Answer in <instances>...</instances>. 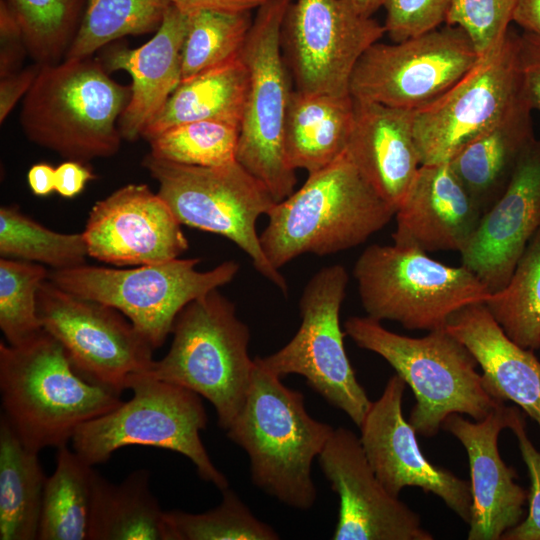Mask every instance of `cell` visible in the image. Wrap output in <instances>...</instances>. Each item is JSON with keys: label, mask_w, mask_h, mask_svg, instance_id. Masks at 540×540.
<instances>
[{"label": "cell", "mask_w": 540, "mask_h": 540, "mask_svg": "<svg viewBox=\"0 0 540 540\" xmlns=\"http://www.w3.org/2000/svg\"><path fill=\"white\" fill-rule=\"evenodd\" d=\"M88 540H172L149 471H134L113 484L93 470Z\"/></svg>", "instance_id": "cell-28"}, {"label": "cell", "mask_w": 540, "mask_h": 540, "mask_svg": "<svg viewBox=\"0 0 540 540\" xmlns=\"http://www.w3.org/2000/svg\"><path fill=\"white\" fill-rule=\"evenodd\" d=\"M0 255L66 269L86 264L82 233L55 232L25 215L15 205L0 208Z\"/></svg>", "instance_id": "cell-34"}, {"label": "cell", "mask_w": 540, "mask_h": 540, "mask_svg": "<svg viewBox=\"0 0 540 540\" xmlns=\"http://www.w3.org/2000/svg\"><path fill=\"white\" fill-rule=\"evenodd\" d=\"M43 329L89 381L121 394L133 374L154 363V348L118 310L44 281L37 295Z\"/></svg>", "instance_id": "cell-15"}, {"label": "cell", "mask_w": 540, "mask_h": 540, "mask_svg": "<svg viewBox=\"0 0 540 540\" xmlns=\"http://www.w3.org/2000/svg\"><path fill=\"white\" fill-rule=\"evenodd\" d=\"M82 234L90 257L115 266L169 261L189 247L167 203L145 184L125 185L97 201Z\"/></svg>", "instance_id": "cell-19"}, {"label": "cell", "mask_w": 540, "mask_h": 540, "mask_svg": "<svg viewBox=\"0 0 540 540\" xmlns=\"http://www.w3.org/2000/svg\"><path fill=\"white\" fill-rule=\"evenodd\" d=\"M248 71L241 57L181 82L160 114L147 127L145 139L174 125L200 120L241 123Z\"/></svg>", "instance_id": "cell-30"}, {"label": "cell", "mask_w": 540, "mask_h": 540, "mask_svg": "<svg viewBox=\"0 0 540 540\" xmlns=\"http://www.w3.org/2000/svg\"><path fill=\"white\" fill-rule=\"evenodd\" d=\"M221 503L203 513L165 511L172 540H276L278 533L259 520L229 487Z\"/></svg>", "instance_id": "cell-38"}, {"label": "cell", "mask_w": 540, "mask_h": 540, "mask_svg": "<svg viewBox=\"0 0 540 540\" xmlns=\"http://www.w3.org/2000/svg\"><path fill=\"white\" fill-rule=\"evenodd\" d=\"M516 407L505 403L485 418L470 421L454 413L442 428L464 446L469 461L472 505L469 540H501L524 518L528 492L516 483V471L500 456L498 437L508 428Z\"/></svg>", "instance_id": "cell-20"}, {"label": "cell", "mask_w": 540, "mask_h": 540, "mask_svg": "<svg viewBox=\"0 0 540 540\" xmlns=\"http://www.w3.org/2000/svg\"><path fill=\"white\" fill-rule=\"evenodd\" d=\"M188 15L181 55V82L240 56L251 13L201 10Z\"/></svg>", "instance_id": "cell-35"}, {"label": "cell", "mask_w": 540, "mask_h": 540, "mask_svg": "<svg viewBox=\"0 0 540 540\" xmlns=\"http://www.w3.org/2000/svg\"><path fill=\"white\" fill-rule=\"evenodd\" d=\"M334 429L309 415L300 391L255 362L244 405L226 432L247 453L255 486L284 505L308 510L317 499L312 463Z\"/></svg>", "instance_id": "cell-3"}, {"label": "cell", "mask_w": 540, "mask_h": 540, "mask_svg": "<svg viewBox=\"0 0 540 540\" xmlns=\"http://www.w3.org/2000/svg\"><path fill=\"white\" fill-rule=\"evenodd\" d=\"M27 54L21 27L6 0H0V78L21 70Z\"/></svg>", "instance_id": "cell-43"}, {"label": "cell", "mask_w": 540, "mask_h": 540, "mask_svg": "<svg viewBox=\"0 0 540 540\" xmlns=\"http://www.w3.org/2000/svg\"><path fill=\"white\" fill-rule=\"evenodd\" d=\"M94 178V173L85 163L67 160L55 168V192L64 198H73Z\"/></svg>", "instance_id": "cell-46"}, {"label": "cell", "mask_w": 540, "mask_h": 540, "mask_svg": "<svg viewBox=\"0 0 540 540\" xmlns=\"http://www.w3.org/2000/svg\"><path fill=\"white\" fill-rule=\"evenodd\" d=\"M48 277L42 264L1 257L0 328L8 344L20 345L43 331L37 295Z\"/></svg>", "instance_id": "cell-39"}, {"label": "cell", "mask_w": 540, "mask_h": 540, "mask_svg": "<svg viewBox=\"0 0 540 540\" xmlns=\"http://www.w3.org/2000/svg\"><path fill=\"white\" fill-rule=\"evenodd\" d=\"M356 10L366 16L372 17L381 7L385 0H350Z\"/></svg>", "instance_id": "cell-50"}, {"label": "cell", "mask_w": 540, "mask_h": 540, "mask_svg": "<svg viewBox=\"0 0 540 540\" xmlns=\"http://www.w3.org/2000/svg\"><path fill=\"white\" fill-rule=\"evenodd\" d=\"M395 213L344 152L274 204L260 242L268 261L279 270L306 253L326 256L356 247L384 228Z\"/></svg>", "instance_id": "cell-2"}, {"label": "cell", "mask_w": 540, "mask_h": 540, "mask_svg": "<svg viewBox=\"0 0 540 540\" xmlns=\"http://www.w3.org/2000/svg\"><path fill=\"white\" fill-rule=\"evenodd\" d=\"M354 122V99L293 90L286 113L283 146L294 169L312 174L342 155Z\"/></svg>", "instance_id": "cell-27"}, {"label": "cell", "mask_w": 540, "mask_h": 540, "mask_svg": "<svg viewBox=\"0 0 540 540\" xmlns=\"http://www.w3.org/2000/svg\"><path fill=\"white\" fill-rule=\"evenodd\" d=\"M384 35V26L360 14L350 0H293L283 19L281 42L296 89L350 95L358 60Z\"/></svg>", "instance_id": "cell-16"}, {"label": "cell", "mask_w": 540, "mask_h": 540, "mask_svg": "<svg viewBox=\"0 0 540 540\" xmlns=\"http://www.w3.org/2000/svg\"><path fill=\"white\" fill-rule=\"evenodd\" d=\"M240 124L220 120L191 121L169 127L146 140L150 153L169 162L213 167L236 160Z\"/></svg>", "instance_id": "cell-37"}, {"label": "cell", "mask_w": 540, "mask_h": 540, "mask_svg": "<svg viewBox=\"0 0 540 540\" xmlns=\"http://www.w3.org/2000/svg\"><path fill=\"white\" fill-rule=\"evenodd\" d=\"M87 0H6L23 32L28 55L40 64L65 59Z\"/></svg>", "instance_id": "cell-36"}, {"label": "cell", "mask_w": 540, "mask_h": 540, "mask_svg": "<svg viewBox=\"0 0 540 540\" xmlns=\"http://www.w3.org/2000/svg\"><path fill=\"white\" fill-rule=\"evenodd\" d=\"M187 23L188 15L172 5L145 44L134 49L110 45L99 59L109 73L124 70L132 79L130 101L118 122L124 140L143 136L180 85Z\"/></svg>", "instance_id": "cell-23"}, {"label": "cell", "mask_w": 540, "mask_h": 540, "mask_svg": "<svg viewBox=\"0 0 540 540\" xmlns=\"http://www.w3.org/2000/svg\"><path fill=\"white\" fill-rule=\"evenodd\" d=\"M339 496L334 540H432L419 515L381 484L351 430L335 428L318 456Z\"/></svg>", "instance_id": "cell-18"}, {"label": "cell", "mask_w": 540, "mask_h": 540, "mask_svg": "<svg viewBox=\"0 0 540 540\" xmlns=\"http://www.w3.org/2000/svg\"><path fill=\"white\" fill-rule=\"evenodd\" d=\"M532 111L525 93L497 122L449 162L484 213L502 196L521 156L535 139Z\"/></svg>", "instance_id": "cell-26"}, {"label": "cell", "mask_w": 540, "mask_h": 540, "mask_svg": "<svg viewBox=\"0 0 540 540\" xmlns=\"http://www.w3.org/2000/svg\"><path fill=\"white\" fill-rule=\"evenodd\" d=\"M30 190L36 196H47L55 191V168L48 163H37L27 173Z\"/></svg>", "instance_id": "cell-48"}, {"label": "cell", "mask_w": 540, "mask_h": 540, "mask_svg": "<svg viewBox=\"0 0 540 540\" xmlns=\"http://www.w3.org/2000/svg\"><path fill=\"white\" fill-rule=\"evenodd\" d=\"M93 466L67 445L43 492L39 540H88Z\"/></svg>", "instance_id": "cell-31"}, {"label": "cell", "mask_w": 540, "mask_h": 540, "mask_svg": "<svg viewBox=\"0 0 540 540\" xmlns=\"http://www.w3.org/2000/svg\"><path fill=\"white\" fill-rule=\"evenodd\" d=\"M293 0H267L257 10L240 53L248 89L240 123L236 160L261 181L276 202L294 192L296 170L283 146L292 93L281 42L282 24Z\"/></svg>", "instance_id": "cell-11"}, {"label": "cell", "mask_w": 540, "mask_h": 540, "mask_svg": "<svg viewBox=\"0 0 540 540\" xmlns=\"http://www.w3.org/2000/svg\"><path fill=\"white\" fill-rule=\"evenodd\" d=\"M514 433L530 478L528 514L501 540H540V451L531 442L523 413L516 408L508 427Z\"/></svg>", "instance_id": "cell-42"}, {"label": "cell", "mask_w": 540, "mask_h": 540, "mask_svg": "<svg viewBox=\"0 0 540 540\" xmlns=\"http://www.w3.org/2000/svg\"><path fill=\"white\" fill-rule=\"evenodd\" d=\"M344 331L357 346L385 359L410 386L416 403L409 423L419 435H436L451 414L478 421L504 403L486 391L476 359L445 327L414 338L387 330L369 316H351Z\"/></svg>", "instance_id": "cell-5"}, {"label": "cell", "mask_w": 540, "mask_h": 540, "mask_svg": "<svg viewBox=\"0 0 540 540\" xmlns=\"http://www.w3.org/2000/svg\"><path fill=\"white\" fill-rule=\"evenodd\" d=\"M513 22L525 32L540 35V0H518Z\"/></svg>", "instance_id": "cell-49"}, {"label": "cell", "mask_w": 540, "mask_h": 540, "mask_svg": "<svg viewBox=\"0 0 540 540\" xmlns=\"http://www.w3.org/2000/svg\"><path fill=\"white\" fill-rule=\"evenodd\" d=\"M130 97L131 86L113 80L92 56L41 64L20 125L31 142L67 160L111 157L123 140L118 122Z\"/></svg>", "instance_id": "cell-4"}, {"label": "cell", "mask_w": 540, "mask_h": 540, "mask_svg": "<svg viewBox=\"0 0 540 540\" xmlns=\"http://www.w3.org/2000/svg\"><path fill=\"white\" fill-rule=\"evenodd\" d=\"M468 35L446 24L392 44L376 42L358 60L353 99L416 110L441 96L480 59Z\"/></svg>", "instance_id": "cell-14"}, {"label": "cell", "mask_w": 540, "mask_h": 540, "mask_svg": "<svg viewBox=\"0 0 540 540\" xmlns=\"http://www.w3.org/2000/svg\"><path fill=\"white\" fill-rule=\"evenodd\" d=\"M267 0H172L173 5L185 14L207 10L224 13H251Z\"/></svg>", "instance_id": "cell-47"}, {"label": "cell", "mask_w": 540, "mask_h": 540, "mask_svg": "<svg viewBox=\"0 0 540 540\" xmlns=\"http://www.w3.org/2000/svg\"><path fill=\"white\" fill-rule=\"evenodd\" d=\"M142 166L159 184L158 194L181 225L221 235L245 252L255 270L283 294L285 277L265 256L257 220L276 201L237 160L221 166L177 164L148 153Z\"/></svg>", "instance_id": "cell-9"}, {"label": "cell", "mask_w": 540, "mask_h": 540, "mask_svg": "<svg viewBox=\"0 0 540 540\" xmlns=\"http://www.w3.org/2000/svg\"><path fill=\"white\" fill-rule=\"evenodd\" d=\"M412 111L354 99L345 150L368 184L396 211L421 166Z\"/></svg>", "instance_id": "cell-24"}, {"label": "cell", "mask_w": 540, "mask_h": 540, "mask_svg": "<svg viewBox=\"0 0 540 540\" xmlns=\"http://www.w3.org/2000/svg\"><path fill=\"white\" fill-rule=\"evenodd\" d=\"M485 304L511 340L526 349L540 348V227L506 287L492 293Z\"/></svg>", "instance_id": "cell-33"}, {"label": "cell", "mask_w": 540, "mask_h": 540, "mask_svg": "<svg viewBox=\"0 0 540 540\" xmlns=\"http://www.w3.org/2000/svg\"><path fill=\"white\" fill-rule=\"evenodd\" d=\"M405 381L395 374L381 396L371 405L359 426L360 442L366 458L384 488L399 498L405 487L432 493L465 523L470 520V482L427 460L416 431L402 412Z\"/></svg>", "instance_id": "cell-17"}, {"label": "cell", "mask_w": 540, "mask_h": 540, "mask_svg": "<svg viewBox=\"0 0 540 540\" xmlns=\"http://www.w3.org/2000/svg\"><path fill=\"white\" fill-rule=\"evenodd\" d=\"M524 94L519 33L510 28L504 39L445 93L412 111L421 165L449 163Z\"/></svg>", "instance_id": "cell-13"}, {"label": "cell", "mask_w": 540, "mask_h": 540, "mask_svg": "<svg viewBox=\"0 0 540 540\" xmlns=\"http://www.w3.org/2000/svg\"><path fill=\"white\" fill-rule=\"evenodd\" d=\"M519 61L525 93L533 110L540 112V35L519 34Z\"/></svg>", "instance_id": "cell-44"}, {"label": "cell", "mask_w": 540, "mask_h": 540, "mask_svg": "<svg viewBox=\"0 0 540 540\" xmlns=\"http://www.w3.org/2000/svg\"><path fill=\"white\" fill-rule=\"evenodd\" d=\"M353 275L367 316L398 322L408 330L444 328L458 310L491 296L463 265L448 266L427 252L395 244L365 248Z\"/></svg>", "instance_id": "cell-8"}, {"label": "cell", "mask_w": 540, "mask_h": 540, "mask_svg": "<svg viewBox=\"0 0 540 540\" xmlns=\"http://www.w3.org/2000/svg\"><path fill=\"white\" fill-rule=\"evenodd\" d=\"M40 63H34L18 72L0 78V122L3 123L20 98H24L33 85Z\"/></svg>", "instance_id": "cell-45"}, {"label": "cell", "mask_w": 540, "mask_h": 540, "mask_svg": "<svg viewBox=\"0 0 540 540\" xmlns=\"http://www.w3.org/2000/svg\"><path fill=\"white\" fill-rule=\"evenodd\" d=\"M171 334L168 352L146 373L208 400L226 430L244 405L255 368L248 326L215 289L182 309Z\"/></svg>", "instance_id": "cell-6"}, {"label": "cell", "mask_w": 540, "mask_h": 540, "mask_svg": "<svg viewBox=\"0 0 540 540\" xmlns=\"http://www.w3.org/2000/svg\"><path fill=\"white\" fill-rule=\"evenodd\" d=\"M451 0H385V34L400 42L446 23Z\"/></svg>", "instance_id": "cell-41"}, {"label": "cell", "mask_w": 540, "mask_h": 540, "mask_svg": "<svg viewBox=\"0 0 540 540\" xmlns=\"http://www.w3.org/2000/svg\"><path fill=\"white\" fill-rule=\"evenodd\" d=\"M483 214L449 163L423 164L395 213L393 244L461 252Z\"/></svg>", "instance_id": "cell-22"}, {"label": "cell", "mask_w": 540, "mask_h": 540, "mask_svg": "<svg viewBox=\"0 0 540 540\" xmlns=\"http://www.w3.org/2000/svg\"><path fill=\"white\" fill-rule=\"evenodd\" d=\"M540 227V139L524 151L502 196L483 214L461 265L492 293L508 284L531 237Z\"/></svg>", "instance_id": "cell-21"}, {"label": "cell", "mask_w": 540, "mask_h": 540, "mask_svg": "<svg viewBox=\"0 0 540 540\" xmlns=\"http://www.w3.org/2000/svg\"><path fill=\"white\" fill-rule=\"evenodd\" d=\"M349 281L344 266L321 268L306 284L299 300L301 324L278 351L255 362L279 378L303 376L329 404L358 427L371 402L358 382L344 347L340 309Z\"/></svg>", "instance_id": "cell-12"}, {"label": "cell", "mask_w": 540, "mask_h": 540, "mask_svg": "<svg viewBox=\"0 0 540 540\" xmlns=\"http://www.w3.org/2000/svg\"><path fill=\"white\" fill-rule=\"evenodd\" d=\"M445 328L476 359L486 391L498 401L515 403L540 429V361L533 350L511 340L485 303L461 308Z\"/></svg>", "instance_id": "cell-25"}, {"label": "cell", "mask_w": 540, "mask_h": 540, "mask_svg": "<svg viewBox=\"0 0 540 540\" xmlns=\"http://www.w3.org/2000/svg\"><path fill=\"white\" fill-rule=\"evenodd\" d=\"M172 0H87L65 58H86L123 37L155 33Z\"/></svg>", "instance_id": "cell-32"}, {"label": "cell", "mask_w": 540, "mask_h": 540, "mask_svg": "<svg viewBox=\"0 0 540 540\" xmlns=\"http://www.w3.org/2000/svg\"><path fill=\"white\" fill-rule=\"evenodd\" d=\"M6 417L0 418V539H38L47 477Z\"/></svg>", "instance_id": "cell-29"}, {"label": "cell", "mask_w": 540, "mask_h": 540, "mask_svg": "<svg viewBox=\"0 0 540 540\" xmlns=\"http://www.w3.org/2000/svg\"><path fill=\"white\" fill-rule=\"evenodd\" d=\"M518 0H451L446 24L458 26L483 56L509 31Z\"/></svg>", "instance_id": "cell-40"}, {"label": "cell", "mask_w": 540, "mask_h": 540, "mask_svg": "<svg viewBox=\"0 0 540 540\" xmlns=\"http://www.w3.org/2000/svg\"><path fill=\"white\" fill-rule=\"evenodd\" d=\"M199 261L176 258L129 269L84 264L53 269L48 279L71 294L118 310L156 349L187 304L231 282L240 268L238 262L227 260L199 271Z\"/></svg>", "instance_id": "cell-10"}, {"label": "cell", "mask_w": 540, "mask_h": 540, "mask_svg": "<svg viewBox=\"0 0 540 540\" xmlns=\"http://www.w3.org/2000/svg\"><path fill=\"white\" fill-rule=\"evenodd\" d=\"M0 393L3 415L37 452L67 445L83 423L122 402L119 394L83 377L44 329L20 345L0 343Z\"/></svg>", "instance_id": "cell-1"}, {"label": "cell", "mask_w": 540, "mask_h": 540, "mask_svg": "<svg viewBox=\"0 0 540 540\" xmlns=\"http://www.w3.org/2000/svg\"><path fill=\"white\" fill-rule=\"evenodd\" d=\"M126 389L133 392L128 401L76 430L71 443L84 462L103 464L130 445L167 449L188 458L202 480L220 490L229 487L200 437L208 417L199 394L146 372L131 375Z\"/></svg>", "instance_id": "cell-7"}]
</instances>
